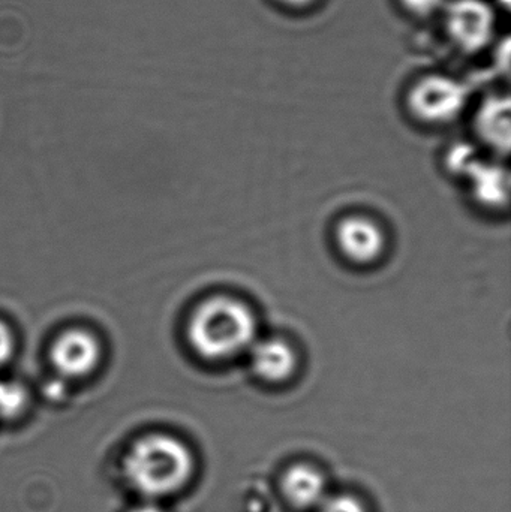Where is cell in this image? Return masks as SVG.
I'll return each mask as SVG.
<instances>
[{
	"instance_id": "11",
	"label": "cell",
	"mask_w": 511,
	"mask_h": 512,
	"mask_svg": "<svg viewBox=\"0 0 511 512\" xmlns=\"http://www.w3.org/2000/svg\"><path fill=\"white\" fill-rule=\"evenodd\" d=\"M27 406V391L14 381H0V418L18 417Z\"/></svg>"
},
{
	"instance_id": "9",
	"label": "cell",
	"mask_w": 511,
	"mask_h": 512,
	"mask_svg": "<svg viewBox=\"0 0 511 512\" xmlns=\"http://www.w3.org/2000/svg\"><path fill=\"white\" fill-rule=\"evenodd\" d=\"M477 129L486 143L501 152L510 149V99L489 98L480 108Z\"/></svg>"
},
{
	"instance_id": "17",
	"label": "cell",
	"mask_w": 511,
	"mask_h": 512,
	"mask_svg": "<svg viewBox=\"0 0 511 512\" xmlns=\"http://www.w3.org/2000/svg\"><path fill=\"white\" fill-rule=\"evenodd\" d=\"M282 2L288 3L291 6H306L314 2V0H282Z\"/></svg>"
},
{
	"instance_id": "8",
	"label": "cell",
	"mask_w": 511,
	"mask_h": 512,
	"mask_svg": "<svg viewBox=\"0 0 511 512\" xmlns=\"http://www.w3.org/2000/svg\"><path fill=\"white\" fill-rule=\"evenodd\" d=\"M282 492L294 507H317L326 501V480L312 466H293L284 475Z\"/></svg>"
},
{
	"instance_id": "13",
	"label": "cell",
	"mask_w": 511,
	"mask_h": 512,
	"mask_svg": "<svg viewBox=\"0 0 511 512\" xmlns=\"http://www.w3.org/2000/svg\"><path fill=\"white\" fill-rule=\"evenodd\" d=\"M320 512H366L362 502L357 501L354 496L338 495L326 499L321 504Z\"/></svg>"
},
{
	"instance_id": "5",
	"label": "cell",
	"mask_w": 511,
	"mask_h": 512,
	"mask_svg": "<svg viewBox=\"0 0 511 512\" xmlns=\"http://www.w3.org/2000/svg\"><path fill=\"white\" fill-rule=\"evenodd\" d=\"M99 340L89 331L72 328L57 337L51 349L54 369L63 378H84L98 367L101 361Z\"/></svg>"
},
{
	"instance_id": "14",
	"label": "cell",
	"mask_w": 511,
	"mask_h": 512,
	"mask_svg": "<svg viewBox=\"0 0 511 512\" xmlns=\"http://www.w3.org/2000/svg\"><path fill=\"white\" fill-rule=\"evenodd\" d=\"M15 342L11 330L0 321V366L9 361L14 354Z\"/></svg>"
},
{
	"instance_id": "4",
	"label": "cell",
	"mask_w": 511,
	"mask_h": 512,
	"mask_svg": "<svg viewBox=\"0 0 511 512\" xmlns=\"http://www.w3.org/2000/svg\"><path fill=\"white\" fill-rule=\"evenodd\" d=\"M447 26L456 44L474 53L491 42L495 14L483 0H456L449 8Z\"/></svg>"
},
{
	"instance_id": "7",
	"label": "cell",
	"mask_w": 511,
	"mask_h": 512,
	"mask_svg": "<svg viewBox=\"0 0 511 512\" xmlns=\"http://www.w3.org/2000/svg\"><path fill=\"white\" fill-rule=\"evenodd\" d=\"M255 375L270 384L288 381L297 370V354L293 346L281 337L260 339L249 349Z\"/></svg>"
},
{
	"instance_id": "1",
	"label": "cell",
	"mask_w": 511,
	"mask_h": 512,
	"mask_svg": "<svg viewBox=\"0 0 511 512\" xmlns=\"http://www.w3.org/2000/svg\"><path fill=\"white\" fill-rule=\"evenodd\" d=\"M257 316L239 298L216 295L207 298L192 313L189 343L200 357L225 361L248 352L257 342Z\"/></svg>"
},
{
	"instance_id": "10",
	"label": "cell",
	"mask_w": 511,
	"mask_h": 512,
	"mask_svg": "<svg viewBox=\"0 0 511 512\" xmlns=\"http://www.w3.org/2000/svg\"><path fill=\"white\" fill-rule=\"evenodd\" d=\"M467 179L473 183L474 195L480 203L486 206H501L507 201V176L500 167L483 164L480 161L470 173Z\"/></svg>"
},
{
	"instance_id": "2",
	"label": "cell",
	"mask_w": 511,
	"mask_h": 512,
	"mask_svg": "<svg viewBox=\"0 0 511 512\" xmlns=\"http://www.w3.org/2000/svg\"><path fill=\"white\" fill-rule=\"evenodd\" d=\"M126 480L149 499L179 492L194 472L191 450L170 435H149L138 439L123 462Z\"/></svg>"
},
{
	"instance_id": "15",
	"label": "cell",
	"mask_w": 511,
	"mask_h": 512,
	"mask_svg": "<svg viewBox=\"0 0 511 512\" xmlns=\"http://www.w3.org/2000/svg\"><path fill=\"white\" fill-rule=\"evenodd\" d=\"M404 2L411 11L419 15L432 14L443 5V0H404Z\"/></svg>"
},
{
	"instance_id": "6",
	"label": "cell",
	"mask_w": 511,
	"mask_h": 512,
	"mask_svg": "<svg viewBox=\"0 0 511 512\" xmlns=\"http://www.w3.org/2000/svg\"><path fill=\"white\" fill-rule=\"evenodd\" d=\"M336 242L342 254L357 264L377 261L386 249L384 231L363 216L344 219L336 228Z\"/></svg>"
},
{
	"instance_id": "12",
	"label": "cell",
	"mask_w": 511,
	"mask_h": 512,
	"mask_svg": "<svg viewBox=\"0 0 511 512\" xmlns=\"http://www.w3.org/2000/svg\"><path fill=\"white\" fill-rule=\"evenodd\" d=\"M480 159L477 156L476 150L473 147L467 146V144H461V146L453 147L450 150L449 156H447V165L450 170L459 176L467 177V174L479 164Z\"/></svg>"
},
{
	"instance_id": "16",
	"label": "cell",
	"mask_w": 511,
	"mask_h": 512,
	"mask_svg": "<svg viewBox=\"0 0 511 512\" xmlns=\"http://www.w3.org/2000/svg\"><path fill=\"white\" fill-rule=\"evenodd\" d=\"M131 512H165L161 507H158L156 504H152V502H147V504L138 505Z\"/></svg>"
},
{
	"instance_id": "3",
	"label": "cell",
	"mask_w": 511,
	"mask_h": 512,
	"mask_svg": "<svg viewBox=\"0 0 511 512\" xmlns=\"http://www.w3.org/2000/svg\"><path fill=\"white\" fill-rule=\"evenodd\" d=\"M467 102L464 86L444 75H431L420 81L410 95V105L420 119L446 123L459 116Z\"/></svg>"
}]
</instances>
